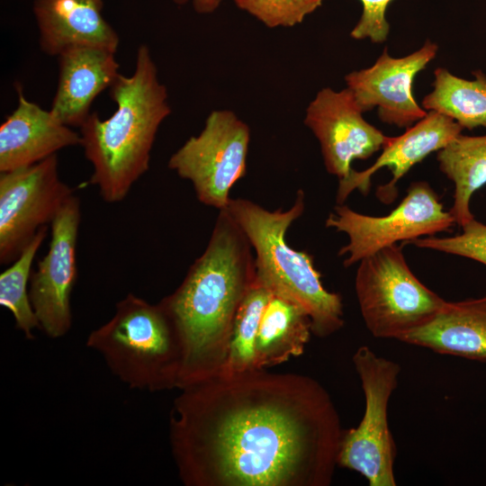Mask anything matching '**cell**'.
<instances>
[{
	"label": "cell",
	"instance_id": "obj_18",
	"mask_svg": "<svg viewBox=\"0 0 486 486\" xmlns=\"http://www.w3.org/2000/svg\"><path fill=\"white\" fill-rule=\"evenodd\" d=\"M401 342L437 354L486 361V296L447 302L428 324Z\"/></svg>",
	"mask_w": 486,
	"mask_h": 486
},
{
	"label": "cell",
	"instance_id": "obj_2",
	"mask_svg": "<svg viewBox=\"0 0 486 486\" xmlns=\"http://www.w3.org/2000/svg\"><path fill=\"white\" fill-rule=\"evenodd\" d=\"M256 280L253 248L227 209L181 284L159 302L178 332L183 364L178 390L218 376L238 310Z\"/></svg>",
	"mask_w": 486,
	"mask_h": 486
},
{
	"label": "cell",
	"instance_id": "obj_12",
	"mask_svg": "<svg viewBox=\"0 0 486 486\" xmlns=\"http://www.w3.org/2000/svg\"><path fill=\"white\" fill-rule=\"evenodd\" d=\"M352 91L323 88L310 103L304 119L320 142L327 171L345 183L355 159H366L385 145L388 136L367 122Z\"/></svg>",
	"mask_w": 486,
	"mask_h": 486
},
{
	"label": "cell",
	"instance_id": "obj_14",
	"mask_svg": "<svg viewBox=\"0 0 486 486\" xmlns=\"http://www.w3.org/2000/svg\"><path fill=\"white\" fill-rule=\"evenodd\" d=\"M463 128L451 118L435 111L427 115L398 137H388L382 152L375 162L363 171L354 169L350 177L339 184L337 202L343 204L350 194L359 190L367 194L371 177L382 167H388L392 174L391 181L377 190L378 199L391 203L397 195L398 181L417 163L429 154L438 151L461 134Z\"/></svg>",
	"mask_w": 486,
	"mask_h": 486
},
{
	"label": "cell",
	"instance_id": "obj_9",
	"mask_svg": "<svg viewBox=\"0 0 486 486\" xmlns=\"http://www.w3.org/2000/svg\"><path fill=\"white\" fill-rule=\"evenodd\" d=\"M250 129L233 112L212 111L202 130L169 158L168 167L192 183L199 202L219 211L247 170Z\"/></svg>",
	"mask_w": 486,
	"mask_h": 486
},
{
	"label": "cell",
	"instance_id": "obj_16",
	"mask_svg": "<svg viewBox=\"0 0 486 486\" xmlns=\"http://www.w3.org/2000/svg\"><path fill=\"white\" fill-rule=\"evenodd\" d=\"M58 84L50 112L62 123L80 127L97 95L119 76L115 53L106 49L75 46L58 56Z\"/></svg>",
	"mask_w": 486,
	"mask_h": 486
},
{
	"label": "cell",
	"instance_id": "obj_23",
	"mask_svg": "<svg viewBox=\"0 0 486 486\" xmlns=\"http://www.w3.org/2000/svg\"><path fill=\"white\" fill-rule=\"evenodd\" d=\"M270 295L271 292L256 277L236 314L227 358L219 375H231L256 369V338Z\"/></svg>",
	"mask_w": 486,
	"mask_h": 486
},
{
	"label": "cell",
	"instance_id": "obj_8",
	"mask_svg": "<svg viewBox=\"0 0 486 486\" xmlns=\"http://www.w3.org/2000/svg\"><path fill=\"white\" fill-rule=\"evenodd\" d=\"M454 224L453 216L425 181L412 183L402 201L385 216H370L338 204L326 220V227L348 238L338 251L339 256H346V267L400 241L449 231Z\"/></svg>",
	"mask_w": 486,
	"mask_h": 486
},
{
	"label": "cell",
	"instance_id": "obj_17",
	"mask_svg": "<svg viewBox=\"0 0 486 486\" xmlns=\"http://www.w3.org/2000/svg\"><path fill=\"white\" fill-rule=\"evenodd\" d=\"M103 0H35L40 47L50 56L91 46L116 53L120 39L102 15Z\"/></svg>",
	"mask_w": 486,
	"mask_h": 486
},
{
	"label": "cell",
	"instance_id": "obj_19",
	"mask_svg": "<svg viewBox=\"0 0 486 486\" xmlns=\"http://www.w3.org/2000/svg\"><path fill=\"white\" fill-rule=\"evenodd\" d=\"M311 334L309 314L297 303L271 292L256 338V369H267L301 356Z\"/></svg>",
	"mask_w": 486,
	"mask_h": 486
},
{
	"label": "cell",
	"instance_id": "obj_6",
	"mask_svg": "<svg viewBox=\"0 0 486 486\" xmlns=\"http://www.w3.org/2000/svg\"><path fill=\"white\" fill-rule=\"evenodd\" d=\"M358 264L356 294L364 324L374 338L401 341L432 320L446 302L413 274L397 244Z\"/></svg>",
	"mask_w": 486,
	"mask_h": 486
},
{
	"label": "cell",
	"instance_id": "obj_7",
	"mask_svg": "<svg viewBox=\"0 0 486 486\" xmlns=\"http://www.w3.org/2000/svg\"><path fill=\"white\" fill-rule=\"evenodd\" d=\"M352 361L361 381L365 408L358 426L343 433L338 465L360 473L370 486H395L397 451L388 407L401 368L368 346H359Z\"/></svg>",
	"mask_w": 486,
	"mask_h": 486
},
{
	"label": "cell",
	"instance_id": "obj_24",
	"mask_svg": "<svg viewBox=\"0 0 486 486\" xmlns=\"http://www.w3.org/2000/svg\"><path fill=\"white\" fill-rule=\"evenodd\" d=\"M462 233L452 237L436 235L413 239L412 244L427 248L472 259L486 266V224L473 218L462 227Z\"/></svg>",
	"mask_w": 486,
	"mask_h": 486
},
{
	"label": "cell",
	"instance_id": "obj_1",
	"mask_svg": "<svg viewBox=\"0 0 486 486\" xmlns=\"http://www.w3.org/2000/svg\"><path fill=\"white\" fill-rule=\"evenodd\" d=\"M169 443L185 486H328L344 430L328 391L255 369L179 390Z\"/></svg>",
	"mask_w": 486,
	"mask_h": 486
},
{
	"label": "cell",
	"instance_id": "obj_25",
	"mask_svg": "<svg viewBox=\"0 0 486 486\" xmlns=\"http://www.w3.org/2000/svg\"><path fill=\"white\" fill-rule=\"evenodd\" d=\"M269 28L292 27L318 9L322 0H233Z\"/></svg>",
	"mask_w": 486,
	"mask_h": 486
},
{
	"label": "cell",
	"instance_id": "obj_22",
	"mask_svg": "<svg viewBox=\"0 0 486 486\" xmlns=\"http://www.w3.org/2000/svg\"><path fill=\"white\" fill-rule=\"evenodd\" d=\"M47 232L48 226L40 228L20 256L0 274V305L12 313L16 328L27 339H33V330L40 328L31 303L28 284L33 259Z\"/></svg>",
	"mask_w": 486,
	"mask_h": 486
},
{
	"label": "cell",
	"instance_id": "obj_27",
	"mask_svg": "<svg viewBox=\"0 0 486 486\" xmlns=\"http://www.w3.org/2000/svg\"><path fill=\"white\" fill-rule=\"evenodd\" d=\"M178 4H185L188 0H173ZM222 0H194V7L197 13L209 14L214 12Z\"/></svg>",
	"mask_w": 486,
	"mask_h": 486
},
{
	"label": "cell",
	"instance_id": "obj_20",
	"mask_svg": "<svg viewBox=\"0 0 486 486\" xmlns=\"http://www.w3.org/2000/svg\"><path fill=\"white\" fill-rule=\"evenodd\" d=\"M441 172L454 184L449 212L461 228L474 217L470 210L472 195L486 184V135L462 133L437 151Z\"/></svg>",
	"mask_w": 486,
	"mask_h": 486
},
{
	"label": "cell",
	"instance_id": "obj_11",
	"mask_svg": "<svg viewBox=\"0 0 486 486\" xmlns=\"http://www.w3.org/2000/svg\"><path fill=\"white\" fill-rule=\"evenodd\" d=\"M80 220V200L74 194L52 220L49 250L32 272L31 303L40 329L50 338L64 337L72 326L71 293L77 277Z\"/></svg>",
	"mask_w": 486,
	"mask_h": 486
},
{
	"label": "cell",
	"instance_id": "obj_4",
	"mask_svg": "<svg viewBox=\"0 0 486 486\" xmlns=\"http://www.w3.org/2000/svg\"><path fill=\"white\" fill-rule=\"evenodd\" d=\"M304 207V193L299 190L285 211H268L244 198H231L226 209L255 252L256 279L272 293L301 306L310 318L312 334L326 338L344 326L341 296L324 287L312 256L294 249L286 240L289 228Z\"/></svg>",
	"mask_w": 486,
	"mask_h": 486
},
{
	"label": "cell",
	"instance_id": "obj_21",
	"mask_svg": "<svg viewBox=\"0 0 486 486\" xmlns=\"http://www.w3.org/2000/svg\"><path fill=\"white\" fill-rule=\"evenodd\" d=\"M472 74L475 78L466 80L436 68L434 88L423 98V109L442 113L463 129L486 128V75L482 70Z\"/></svg>",
	"mask_w": 486,
	"mask_h": 486
},
{
	"label": "cell",
	"instance_id": "obj_3",
	"mask_svg": "<svg viewBox=\"0 0 486 486\" xmlns=\"http://www.w3.org/2000/svg\"><path fill=\"white\" fill-rule=\"evenodd\" d=\"M116 110L103 120L91 112L79 127L86 159L93 166L89 183L109 203L122 202L149 168L158 130L171 113L166 86L148 46L138 48L135 70L119 74L109 88Z\"/></svg>",
	"mask_w": 486,
	"mask_h": 486
},
{
	"label": "cell",
	"instance_id": "obj_5",
	"mask_svg": "<svg viewBox=\"0 0 486 486\" xmlns=\"http://www.w3.org/2000/svg\"><path fill=\"white\" fill-rule=\"evenodd\" d=\"M86 344L131 389L154 392L179 388L182 344L160 302L127 294L116 303L112 317L89 333Z\"/></svg>",
	"mask_w": 486,
	"mask_h": 486
},
{
	"label": "cell",
	"instance_id": "obj_26",
	"mask_svg": "<svg viewBox=\"0 0 486 486\" xmlns=\"http://www.w3.org/2000/svg\"><path fill=\"white\" fill-rule=\"evenodd\" d=\"M393 0H360L363 5L362 15L350 32L356 40L369 39L375 43L386 40L390 25L385 17L388 5Z\"/></svg>",
	"mask_w": 486,
	"mask_h": 486
},
{
	"label": "cell",
	"instance_id": "obj_15",
	"mask_svg": "<svg viewBox=\"0 0 486 486\" xmlns=\"http://www.w3.org/2000/svg\"><path fill=\"white\" fill-rule=\"evenodd\" d=\"M18 103L0 125V173L36 164L60 149L80 145V133L26 99L16 84Z\"/></svg>",
	"mask_w": 486,
	"mask_h": 486
},
{
	"label": "cell",
	"instance_id": "obj_13",
	"mask_svg": "<svg viewBox=\"0 0 486 486\" xmlns=\"http://www.w3.org/2000/svg\"><path fill=\"white\" fill-rule=\"evenodd\" d=\"M437 49L429 40L403 58H392L385 49L372 67L345 76L347 88L363 112L377 107L382 122L407 129L428 113L415 100L412 84L417 74L435 58Z\"/></svg>",
	"mask_w": 486,
	"mask_h": 486
},
{
	"label": "cell",
	"instance_id": "obj_10",
	"mask_svg": "<svg viewBox=\"0 0 486 486\" xmlns=\"http://www.w3.org/2000/svg\"><path fill=\"white\" fill-rule=\"evenodd\" d=\"M58 166L55 154L32 166L1 173V265L13 263L75 194L60 179Z\"/></svg>",
	"mask_w": 486,
	"mask_h": 486
}]
</instances>
